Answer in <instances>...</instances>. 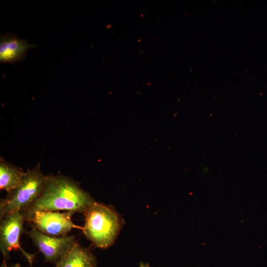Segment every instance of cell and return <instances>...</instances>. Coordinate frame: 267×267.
<instances>
[{
	"label": "cell",
	"mask_w": 267,
	"mask_h": 267,
	"mask_svg": "<svg viewBox=\"0 0 267 267\" xmlns=\"http://www.w3.org/2000/svg\"><path fill=\"white\" fill-rule=\"evenodd\" d=\"M96 201L77 182L67 177L48 176L39 198L23 211L25 218L38 210L70 212L84 215Z\"/></svg>",
	"instance_id": "1"
},
{
	"label": "cell",
	"mask_w": 267,
	"mask_h": 267,
	"mask_svg": "<svg viewBox=\"0 0 267 267\" xmlns=\"http://www.w3.org/2000/svg\"><path fill=\"white\" fill-rule=\"evenodd\" d=\"M83 227L86 237L100 248L111 246L122 226L121 217L110 206L95 202L84 214Z\"/></svg>",
	"instance_id": "2"
},
{
	"label": "cell",
	"mask_w": 267,
	"mask_h": 267,
	"mask_svg": "<svg viewBox=\"0 0 267 267\" xmlns=\"http://www.w3.org/2000/svg\"><path fill=\"white\" fill-rule=\"evenodd\" d=\"M48 176L42 172L40 165L25 172L21 183L7 193L0 201V219L16 211H23L41 196Z\"/></svg>",
	"instance_id": "3"
},
{
	"label": "cell",
	"mask_w": 267,
	"mask_h": 267,
	"mask_svg": "<svg viewBox=\"0 0 267 267\" xmlns=\"http://www.w3.org/2000/svg\"><path fill=\"white\" fill-rule=\"evenodd\" d=\"M25 221V215L22 211L14 212L0 220V249L3 256V264H6V260L12 250H19L30 266H32L36 255L25 251L19 242Z\"/></svg>",
	"instance_id": "4"
},
{
	"label": "cell",
	"mask_w": 267,
	"mask_h": 267,
	"mask_svg": "<svg viewBox=\"0 0 267 267\" xmlns=\"http://www.w3.org/2000/svg\"><path fill=\"white\" fill-rule=\"evenodd\" d=\"M73 213L70 212L38 210L25 219L42 233L52 236L67 235L71 229L81 228L71 219Z\"/></svg>",
	"instance_id": "5"
},
{
	"label": "cell",
	"mask_w": 267,
	"mask_h": 267,
	"mask_svg": "<svg viewBox=\"0 0 267 267\" xmlns=\"http://www.w3.org/2000/svg\"><path fill=\"white\" fill-rule=\"evenodd\" d=\"M31 225V230L26 233L43 255L46 262L55 264L76 241L74 235L49 236Z\"/></svg>",
	"instance_id": "6"
},
{
	"label": "cell",
	"mask_w": 267,
	"mask_h": 267,
	"mask_svg": "<svg viewBox=\"0 0 267 267\" xmlns=\"http://www.w3.org/2000/svg\"><path fill=\"white\" fill-rule=\"evenodd\" d=\"M36 46L11 33L1 34L0 36V62L13 64L22 60L28 50Z\"/></svg>",
	"instance_id": "7"
},
{
	"label": "cell",
	"mask_w": 267,
	"mask_h": 267,
	"mask_svg": "<svg viewBox=\"0 0 267 267\" xmlns=\"http://www.w3.org/2000/svg\"><path fill=\"white\" fill-rule=\"evenodd\" d=\"M55 267H96L94 255L76 240L55 264Z\"/></svg>",
	"instance_id": "8"
},
{
	"label": "cell",
	"mask_w": 267,
	"mask_h": 267,
	"mask_svg": "<svg viewBox=\"0 0 267 267\" xmlns=\"http://www.w3.org/2000/svg\"><path fill=\"white\" fill-rule=\"evenodd\" d=\"M25 172L2 160L0 162V188L9 193L22 182Z\"/></svg>",
	"instance_id": "9"
},
{
	"label": "cell",
	"mask_w": 267,
	"mask_h": 267,
	"mask_svg": "<svg viewBox=\"0 0 267 267\" xmlns=\"http://www.w3.org/2000/svg\"><path fill=\"white\" fill-rule=\"evenodd\" d=\"M21 267V265L19 263H16L14 265H13L12 266H10L9 267H7L6 265V264H3L2 265H1V267Z\"/></svg>",
	"instance_id": "10"
},
{
	"label": "cell",
	"mask_w": 267,
	"mask_h": 267,
	"mask_svg": "<svg viewBox=\"0 0 267 267\" xmlns=\"http://www.w3.org/2000/svg\"><path fill=\"white\" fill-rule=\"evenodd\" d=\"M139 267H150L147 264H144L143 263H140L139 265Z\"/></svg>",
	"instance_id": "11"
}]
</instances>
